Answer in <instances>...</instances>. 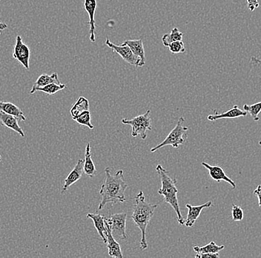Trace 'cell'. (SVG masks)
I'll return each mask as SVG.
<instances>
[{"instance_id":"obj_13","label":"cell","mask_w":261,"mask_h":258,"mask_svg":"<svg viewBox=\"0 0 261 258\" xmlns=\"http://www.w3.org/2000/svg\"><path fill=\"white\" fill-rule=\"evenodd\" d=\"M83 164H84V160L80 158L76 166L73 168L72 171L65 178L64 184H63V189H62V193L66 192L72 184L76 183L81 179L82 176L84 173Z\"/></svg>"},{"instance_id":"obj_12","label":"cell","mask_w":261,"mask_h":258,"mask_svg":"<svg viewBox=\"0 0 261 258\" xmlns=\"http://www.w3.org/2000/svg\"><path fill=\"white\" fill-rule=\"evenodd\" d=\"M105 225L106 228V243H107L108 251H109V254L110 257L115 258H122L123 254H122L121 247L120 245L119 244L118 242L114 239V237L112 233L110 225L107 223L105 220Z\"/></svg>"},{"instance_id":"obj_2","label":"cell","mask_w":261,"mask_h":258,"mask_svg":"<svg viewBox=\"0 0 261 258\" xmlns=\"http://www.w3.org/2000/svg\"><path fill=\"white\" fill-rule=\"evenodd\" d=\"M135 200V205H134L133 212L130 217L141 231L140 248L141 250H145L148 248V243L146 241L147 227L154 215L155 209L158 208V205H153L147 202L144 193L143 192H140L137 194Z\"/></svg>"},{"instance_id":"obj_10","label":"cell","mask_w":261,"mask_h":258,"mask_svg":"<svg viewBox=\"0 0 261 258\" xmlns=\"http://www.w3.org/2000/svg\"><path fill=\"white\" fill-rule=\"evenodd\" d=\"M201 164L202 166L205 167L208 170V174L211 176L212 179L218 182L224 181V182H228V184H231L233 189H236V182L228 177L227 174L225 173L223 168L218 166H210L208 163L203 162V161Z\"/></svg>"},{"instance_id":"obj_14","label":"cell","mask_w":261,"mask_h":258,"mask_svg":"<svg viewBox=\"0 0 261 258\" xmlns=\"http://www.w3.org/2000/svg\"><path fill=\"white\" fill-rule=\"evenodd\" d=\"M246 115H247V112L246 111L240 109L238 106L236 105L223 113L219 114L218 111L215 110V114L208 115L207 119L210 122H215L219 119H238V118L246 116Z\"/></svg>"},{"instance_id":"obj_1","label":"cell","mask_w":261,"mask_h":258,"mask_svg":"<svg viewBox=\"0 0 261 258\" xmlns=\"http://www.w3.org/2000/svg\"><path fill=\"white\" fill-rule=\"evenodd\" d=\"M106 178L101 185L99 194L100 202L98 205V210H102L108 204L116 205L119 202H125V192L128 187V184L124 179L123 171L119 170L114 174H111L109 168H106Z\"/></svg>"},{"instance_id":"obj_33","label":"cell","mask_w":261,"mask_h":258,"mask_svg":"<svg viewBox=\"0 0 261 258\" xmlns=\"http://www.w3.org/2000/svg\"><path fill=\"white\" fill-rule=\"evenodd\" d=\"M2 161V156L1 155H0V162Z\"/></svg>"},{"instance_id":"obj_4","label":"cell","mask_w":261,"mask_h":258,"mask_svg":"<svg viewBox=\"0 0 261 258\" xmlns=\"http://www.w3.org/2000/svg\"><path fill=\"white\" fill-rule=\"evenodd\" d=\"M184 122H185V119L184 117L179 118L175 127L171 130L168 136L165 138L164 141L156 145L154 148H151L150 150L151 153H154L156 150L161 149V148L169 146V145H171L172 148H177L180 145H184L188 138V127L184 126Z\"/></svg>"},{"instance_id":"obj_19","label":"cell","mask_w":261,"mask_h":258,"mask_svg":"<svg viewBox=\"0 0 261 258\" xmlns=\"http://www.w3.org/2000/svg\"><path fill=\"white\" fill-rule=\"evenodd\" d=\"M83 171L85 174L89 177H94L97 172L95 165L91 158V145L87 143L86 148V155H85L84 164H83Z\"/></svg>"},{"instance_id":"obj_29","label":"cell","mask_w":261,"mask_h":258,"mask_svg":"<svg viewBox=\"0 0 261 258\" xmlns=\"http://www.w3.org/2000/svg\"><path fill=\"white\" fill-rule=\"evenodd\" d=\"M246 2H247L248 9L251 11H254L260 6L258 0H246Z\"/></svg>"},{"instance_id":"obj_28","label":"cell","mask_w":261,"mask_h":258,"mask_svg":"<svg viewBox=\"0 0 261 258\" xmlns=\"http://www.w3.org/2000/svg\"><path fill=\"white\" fill-rule=\"evenodd\" d=\"M168 48L172 54L184 53L186 52L185 45L182 40L171 42Z\"/></svg>"},{"instance_id":"obj_26","label":"cell","mask_w":261,"mask_h":258,"mask_svg":"<svg viewBox=\"0 0 261 258\" xmlns=\"http://www.w3.org/2000/svg\"><path fill=\"white\" fill-rule=\"evenodd\" d=\"M73 121L79 124V125L86 126L89 127L90 130L94 129V125L91 124V112L90 110H86L78 115L77 116L73 118Z\"/></svg>"},{"instance_id":"obj_31","label":"cell","mask_w":261,"mask_h":258,"mask_svg":"<svg viewBox=\"0 0 261 258\" xmlns=\"http://www.w3.org/2000/svg\"><path fill=\"white\" fill-rule=\"evenodd\" d=\"M253 194L257 197V200H258V205L259 207L261 208V184H259V185L257 186L255 190L253 192Z\"/></svg>"},{"instance_id":"obj_25","label":"cell","mask_w":261,"mask_h":258,"mask_svg":"<svg viewBox=\"0 0 261 258\" xmlns=\"http://www.w3.org/2000/svg\"><path fill=\"white\" fill-rule=\"evenodd\" d=\"M244 110L252 116L254 122H258L260 120L259 114L261 112V101L254 103L253 104H245L244 106Z\"/></svg>"},{"instance_id":"obj_23","label":"cell","mask_w":261,"mask_h":258,"mask_svg":"<svg viewBox=\"0 0 261 258\" xmlns=\"http://www.w3.org/2000/svg\"><path fill=\"white\" fill-rule=\"evenodd\" d=\"M184 34L179 32L177 28H174L170 33L165 34L162 37V43L166 47L169 46L171 42L182 40Z\"/></svg>"},{"instance_id":"obj_6","label":"cell","mask_w":261,"mask_h":258,"mask_svg":"<svg viewBox=\"0 0 261 258\" xmlns=\"http://www.w3.org/2000/svg\"><path fill=\"white\" fill-rule=\"evenodd\" d=\"M106 45L111 50H113V52L118 54L122 60L128 64L138 67V68H141V59L136 56L126 44L123 42L122 45H116L110 41L109 37H106Z\"/></svg>"},{"instance_id":"obj_11","label":"cell","mask_w":261,"mask_h":258,"mask_svg":"<svg viewBox=\"0 0 261 258\" xmlns=\"http://www.w3.org/2000/svg\"><path fill=\"white\" fill-rule=\"evenodd\" d=\"M212 206V201H208V202H205L203 205H197V206H194V205H190V204H187L186 207L188 208V215L184 225L187 228H192L195 225L197 219L200 217L202 210L204 208H210Z\"/></svg>"},{"instance_id":"obj_16","label":"cell","mask_w":261,"mask_h":258,"mask_svg":"<svg viewBox=\"0 0 261 258\" xmlns=\"http://www.w3.org/2000/svg\"><path fill=\"white\" fill-rule=\"evenodd\" d=\"M129 46L130 50L136 56L141 59V66H144L146 65V56H145L144 46L142 39L138 40H127L124 42Z\"/></svg>"},{"instance_id":"obj_30","label":"cell","mask_w":261,"mask_h":258,"mask_svg":"<svg viewBox=\"0 0 261 258\" xmlns=\"http://www.w3.org/2000/svg\"><path fill=\"white\" fill-rule=\"evenodd\" d=\"M196 258H218L220 257L219 253H205V254H197L195 255Z\"/></svg>"},{"instance_id":"obj_24","label":"cell","mask_w":261,"mask_h":258,"mask_svg":"<svg viewBox=\"0 0 261 258\" xmlns=\"http://www.w3.org/2000/svg\"><path fill=\"white\" fill-rule=\"evenodd\" d=\"M66 88V85L63 83H52L42 87L37 88L34 90V93L36 92H42L48 95H55L60 91L63 90Z\"/></svg>"},{"instance_id":"obj_32","label":"cell","mask_w":261,"mask_h":258,"mask_svg":"<svg viewBox=\"0 0 261 258\" xmlns=\"http://www.w3.org/2000/svg\"><path fill=\"white\" fill-rule=\"evenodd\" d=\"M7 24H4V22H1V21H0V34H1L2 32H3V31H5L6 30V29H7Z\"/></svg>"},{"instance_id":"obj_9","label":"cell","mask_w":261,"mask_h":258,"mask_svg":"<svg viewBox=\"0 0 261 258\" xmlns=\"http://www.w3.org/2000/svg\"><path fill=\"white\" fill-rule=\"evenodd\" d=\"M85 11L88 13L89 17V22L88 25L89 26V39L90 41L94 42L96 41L95 37V13L97 9V0H84Z\"/></svg>"},{"instance_id":"obj_17","label":"cell","mask_w":261,"mask_h":258,"mask_svg":"<svg viewBox=\"0 0 261 258\" xmlns=\"http://www.w3.org/2000/svg\"><path fill=\"white\" fill-rule=\"evenodd\" d=\"M87 218L91 219L94 223V227L97 229L100 238H102L104 243H106V231L105 225V216L99 215V214L89 213L87 215Z\"/></svg>"},{"instance_id":"obj_21","label":"cell","mask_w":261,"mask_h":258,"mask_svg":"<svg viewBox=\"0 0 261 258\" xmlns=\"http://www.w3.org/2000/svg\"><path fill=\"white\" fill-rule=\"evenodd\" d=\"M86 110H89V100L84 97H80L71 108V115L73 118L77 116L78 115Z\"/></svg>"},{"instance_id":"obj_15","label":"cell","mask_w":261,"mask_h":258,"mask_svg":"<svg viewBox=\"0 0 261 258\" xmlns=\"http://www.w3.org/2000/svg\"><path fill=\"white\" fill-rule=\"evenodd\" d=\"M18 122L16 118L13 115H8L6 112L0 110V124L7 128L14 130L16 133L19 134L22 137H24L23 130L21 129L19 125H18Z\"/></svg>"},{"instance_id":"obj_3","label":"cell","mask_w":261,"mask_h":258,"mask_svg":"<svg viewBox=\"0 0 261 258\" xmlns=\"http://www.w3.org/2000/svg\"><path fill=\"white\" fill-rule=\"evenodd\" d=\"M156 171L161 181V187L158 191V194L163 196L165 202L169 204L175 210L179 224L184 225L185 219L181 214L177 197L179 191L177 187V179L171 177L169 171L165 169L161 165L156 166Z\"/></svg>"},{"instance_id":"obj_7","label":"cell","mask_w":261,"mask_h":258,"mask_svg":"<svg viewBox=\"0 0 261 258\" xmlns=\"http://www.w3.org/2000/svg\"><path fill=\"white\" fill-rule=\"evenodd\" d=\"M105 220L109 223L113 236L117 237L122 240H127L126 232V213L114 214L109 217H105Z\"/></svg>"},{"instance_id":"obj_22","label":"cell","mask_w":261,"mask_h":258,"mask_svg":"<svg viewBox=\"0 0 261 258\" xmlns=\"http://www.w3.org/2000/svg\"><path fill=\"white\" fill-rule=\"evenodd\" d=\"M224 248V245L218 246L215 242L212 241L203 246H195L193 249L197 254H205V253H213V254H215V253H219Z\"/></svg>"},{"instance_id":"obj_27","label":"cell","mask_w":261,"mask_h":258,"mask_svg":"<svg viewBox=\"0 0 261 258\" xmlns=\"http://www.w3.org/2000/svg\"><path fill=\"white\" fill-rule=\"evenodd\" d=\"M231 217L233 221L240 222L244 220V210L239 205L232 204V210H231Z\"/></svg>"},{"instance_id":"obj_18","label":"cell","mask_w":261,"mask_h":258,"mask_svg":"<svg viewBox=\"0 0 261 258\" xmlns=\"http://www.w3.org/2000/svg\"><path fill=\"white\" fill-rule=\"evenodd\" d=\"M0 110L16 118L19 122H24L26 120L23 112L12 103L0 101Z\"/></svg>"},{"instance_id":"obj_34","label":"cell","mask_w":261,"mask_h":258,"mask_svg":"<svg viewBox=\"0 0 261 258\" xmlns=\"http://www.w3.org/2000/svg\"><path fill=\"white\" fill-rule=\"evenodd\" d=\"M258 145H260V146H261V141H260V142H258Z\"/></svg>"},{"instance_id":"obj_5","label":"cell","mask_w":261,"mask_h":258,"mask_svg":"<svg viewBox=\"0 0 261 258\" xmlns=\"http://www.w3.org/2000/svg\"><path fill=\"white\" fill-rule=\"evenodd\" d=\"M151 110L148 109L146 113L138 115L132 119H122L123 125H129L132 127V135L137 137L140 135L142 139L145 140L147 138V133L152 130V124L150 117Z\"/></svg>"},{"instance_id":"obj_20","label":"cell","mask_w":261,"mask_h":258,"mask_svg":"<svg viewBox=\"0 0 261 258\" xmlns=\"http://www.w3.org/2000/svg\"><path fill=\"white\" fill-rule=\"evenodd\" d=\"M60 83V80L58 78V74L57 73H53V74L48 75L46 74L41 75L38 78H37L36 82L33 85L32 89H31L30 94H34V90L37 88L42 87V86H46V85L50 84V83Z\"/></svg>"},{"instance_id":"obj_8","label":"cell","mask_w":261,"mask_h":258,"mask_svg":"<svg viewBox=\"0 0 261 258\" xmlns=\"http://www.w3.org/2000/svg\"><path fill=\"white\" fill-rule=\"evenodd\" d=\"M13 58L16 59L21 63L26 69H29L30 63L31 50L29 47L22 41L21 36L18 35L16 39V43L14 45Z\"/></svg>"}]
</instances>
